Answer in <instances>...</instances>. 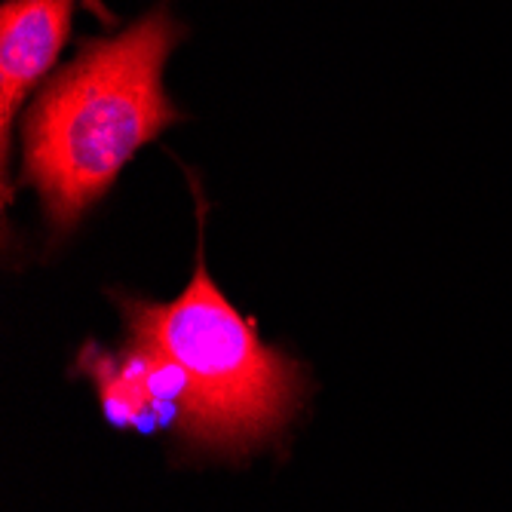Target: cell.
Masks as SVG:
<instances>
[{
	"mask_svg": "<svg viewBox=\"0 0 512 512\" xmlns=\"http://www.w3.org/2000/svg\"><path fill=\"white\" fill-rule=\"evenodd\" d=\"M184 37L166 4L86 43L34 99L22 129V181L56 234H71L148 142L181 120L163 71Z\"/></svg>",
	"mask_w": 512,
	"mask_h": 512,
	"instance_id": "6da1fadb",
	"label": "cell"
},
{
	"mask_svg": "<svg viewBox=\"0 0 512 512\" xmlns=\"http://www.w3.org/2000/svg\"><path fill=\"white\" fill-rule=\"evenodd\" d=\"M132 344L172 359L191 384V424L178 439L191 457H249L286 433L304 405L298 359L261 341L258 325L224 298L203 261L172 301L114 295Z\"/></svg>",
	"mask_w": 512,
	"mask_h": 512,
	"instance_id": "7a4b0ae2",
	"label": "cell"
},
{
	"mask_svg": "<svg viewBox=\"0 0 512 512\" xmlns=\"http://www.w3.org/2000/svg\"><path fill=\"white\" fill-rule=\"evenodd\" d=\"M77 371L96 387L105 417L120 430H169L175 439L191 424V384L184 371L151 347L132 344L120 353L86 344Z\"/></svg>",
	"mask_w": 512,
	"mask_h": 512,
	"instance_id": "3957f363",
	"label": "cell"
},
{
	"mask_svg": "<svg viewBox=\"0 0 512 512\" xmlns=\"http://www.w3.org/2000/svg\"><path fill=\"white\" fill-rule=\"evenodd\" d=\"M74 0H7L0 7V145L10 163L13 120L53 71L71 31Z\"/></svg>",
	"mask_w": 512,
	"mask_h": 512,
	"instance_id": "277c9868",
	"label": "cell"
}]
</instances>
